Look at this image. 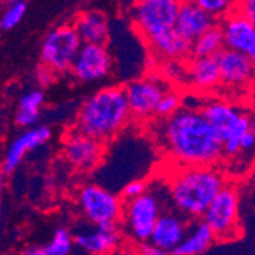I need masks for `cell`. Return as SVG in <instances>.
I'll return each instance as SVG.
<instances>
[{
  "label": "cell",
  "instance_id": "cell-1",
  "mask_svg": "<svg viewBox=\"0 0 255 255\" xmlns=\"http://www.w3.org/2000/svg\"><path fill=\"white\" fill-rule=\"evenodd\" d=\"M156 139L177 167H217L223 145L202 110L182 107L167 120L156 121Z\"/></svg>",
  "mask_w": 255,
  "mask_h": 255
},
{
  "label": "cell",
  "instance_id": "cell-2",
  "mask_svg": "<svg viewBox=\"0 0 255 255\" xmlns=\"http://www.w3.org/2000/svg\"><path fill=\"white\" fill-rule=\"evenodd\" d=\"M179 6V0H141L131 6L133 26L159 61L191 58L193 44L176 29Z\"/></svg>",
  "mask_w": 255,
  "mask_h": 255
},
{
  "label": "cell",
  "instance_id": "cell-3",
  "mask_svg": "<svg viewBox=\"0 0 255 255\" xmlns=\"http://www.w3.org/2000/svg\"><path fill=\"white\" fill-rule=\"evenodd\" d=\"M226 183L219 167H176L167 177L171 208L188 220H200Z\"/></svg>",
  "mask_w": 255,
  "mask_h": 255
},
{
  "label": "cell",
  "instance_id": "cell-4",
  "mask_svg": "<svg viewBox=\"0 0 255 255\" xmlns=\"http://www.w3.org/2000/svg\"><path fill=\"white\" fill-rule=\"evenodd\" d=\"M131 120L124 86H106L89 95L80 106L74 128L107 144Z\"/></svg>",
  "mask_w": 255,
  "mask_h": 255
},
{
  "label": "cell",
  "instance_id": "cell-5",
  "mask_svg": "<svg viewBox=\"0 0 255 255\" xmlns=\"http://www.w3.org/2000/svg\"><path fill=\"white\" fill-rule=\"evenodd\" d=\"M200 110L220 139L225 159L239 157L242 139L251 131L252 112L246 104L225 98H205Z\"/></svg>",
  "mask_w": 255,
  "mask_h": 255
},
{
  "label": "cell",
  "instance_id": "cell-6",
  "mask_svg": "<svg viewBox=\"0 0 255 255\" xmlns=\"http://www.w3.org/2000/svg\"><path fill=\"white\" fill-rule=\"evenodd\" d=\"M167 200L170 202L168 190L165 193L153 190V183L150 182L147 193L133 200L124 202L121 231L131 246L150 242L156 223L159 222L162 213L167 210Z\"/></svg>",
  "mask_w": 255,
  "mask_h": 255
},
{
  "label": "cell",
  "instance_id": "cell-7",
  "mask_svg": "<svg viewBox=\"0 0 255 255\" xmlns=\"http://www.w3.org/2000/svg\"><path fill=\"white\" fill-rule=\"evenodd\" d=\"M77 203L84 219L94 226H121L124 200L98 183H84L77 191Z\"/></svg>",
  "mask_w": 255,
  "mask_h": 255
},
{
  "label": "cell",
  "instance_id": "cell-8",
  "mask_svg": "<svg viewBox=\"0 0 255 255\" xmlns=\"http://www.w3.org/2000/svg\"><path fill=\"white\" fill-rule=\"evenodd\" d=\"M83 48V41L71 23H63L52 28L41 40L40 61L52 72H71L72 64Z\"/></svg>",
  "mask_w": 255,
  "mask_h": 255
},
{
  "label": "cell",
  "instance_id": "cell-9",
  "mask_svg": "<svg viewBox=\"0 0 255 255\" xmlns=\"http://www.w3.org/2000/svg\"><path fill=\"white\" fill-rule=\"evenodd\" d=\"M171 87L173 84L168 83L165 78H162L157 71L126 84L124 89L131 118L137 121L154 118L162 97Z\"/></svg>",
  "mask_w": 255,
  "mask_h": 255
},
{
  "label": "cell",
  "instance_id": "cell-10",
  "mask_svg": "<svg viewBox=\"0 0 255 255\" xmlns=\"http://www.w3.org/2000/svg\"><path fill=\"white\" fill-rule=\"evenodd\" d=\"M239 203L237 187L234 183H226L202 217L214 233L217 242H229L240 236Z\"/></svg>",
  "mask_w": 255,
  "mask_h": 255
},
{
  "label": "cell",
  "instance_id": "cell-11",
  "mask_svg": "<svg viewBox=\"0 0 255 255\" xmlns=\"http://www.w3.org/2000/svg\"><path fill=\"white\" fill-rule=\"evenodd\" d=\"M104 144L80 133L74 127L67 130L61 139V156L72 168L78 171H92L98 167L104 156Z\"/></svg>",
  "mask_w": 255,
  "mask_h": 255
},
{
  "label": "cell",
  "instance_id": "cell-12",
  "mask_svg": "<svg viewBox=\"0 0 255 255\" xmlns=\"http://www.w3.org/2000/svg\"><path fill=\"white\" fill-rule=\"evenodd\" d=\"M113 66L115 60L107 46L83 44L72 64L71 75L83 84H90L110 77Z\"/></svg>",
  "mask_w": 255,
  "mask_h": 255
},
{
  "label": "cell",
  "instance_id": "cell-13",
  "mask_svg": "<svg viewBox=\"0 0 255 255\" xmlns=\"http://www.w3.org/2000/svg\"><path fill=\"white\" fill-rule=\"evenodd\" d=\"M220 69L222 89L231 94H242L246 97L248 90L255 81V64L240 52L223 49L216 57Z\"/></svg>",
  "mask_w": 255,
  "mask_h": 255
},
{
  "label": "cell",
  "instance_id": "cell-14",
  "mask_svg": "<svg viewBox=\"0 0 255 255\" xmlns=\"http://www.w3.org/2000/svg\"><path fill=\"white\" fill-rule=\"evenodd\" d=\"M51 137L52 131L48 126H37L34 128L23 130L20 134H17L6 145L2 164L3 174H12L29 151L43 147L46 142L51 141Z\"/></svg>",
  "mask_w": 255,
  "mask_h": 255
},
{
  "label": "cell",
  "instance_id": "cell-15",
  "mask_svg": "<svg viewBox=\"0 0 255 255\" xmlns=\"http://www.w3.org/2000/svg\"><path fill=\"white\" fill-rule=\"evenodd\" d=\"M220 26L223 29L226 49L243 54L255 64V26L252 23L234 8L220 20Z\"/></svg>",
  "mask_w": 255,
  "mask_h": 255
},
{
  "label": "cell",
  "instance_id": "cell-16",
  "mask_svg": "<svg viewBox=\"0 0 255 255\" xmlns=\"http://www.w3.org/2000/svg\"><path fill=\"white\" fill-rule=\"evenodd\" d=\"M121 226H94L74 233V243L87 255H107L117 251L123 242Z\"/></svg>",
  "mask_w": 255,
  "mask_h": 255
},
{
  "label": "cell",
  "instance_id": "cell-17",
  "mask_svg": "<svg viewBox=\"0 0 255 255\" xmlns=\"http://www.w3.org/2000/svg\"><path fill=\"white\" fill-rule=\"evenodd\" d=\"M190 223L191 220L177 213L174 208H167L156 223L150 242L173 254L187 236Z\"/></svg>",
  "mask_w": 255,
  "mask_h": 255
},
{
  "label": "cell",
  "instance_id": "cell-18",
  "mask_svg": "<svg viewBox=\"0 0 255 255\" xmlns=\"http://www.w3.org/2000/svg\"><path fill=\"white\" fill-rule=\"evenodd\" d=\"M187 83L193 94L210 95L222 89V78L219 63L214 58H194L187 60Z\"/></svg>",
  "mask_w": 255,
  "mask_h": 255
},
{
  "label": "cell",
  "instance_id": "cell-19",
  "mask_svg": "<svg viewBox=\"0 0 255 255\" xmlns=\"http://www.w3.org/2000/svg\"><path fill=\"white\" fill-rule=\"evenodd\" d=\"M219 20H216L210 14H206L202 8H199L196 2H180L176 29L191 44L206 31H210L211 28L219 25Z\"/></svg>",
  "mask_w": 255,
  "mask_h": 255
},
{
  "label": "cell",
  "instance_id": "cell-20",
  "mask_svg": "<svg viewBox=\"0 0 255 255\" xmlns=\"http://www.w3.org/2000/svg\"><path fill=\"white\" fill-rule=\"evenodd\" d=\"M74 28L77 29L83 44L106 46L110 38V25L107 15L100 9L81 11L74 18Z\"/></svg>",
  "mask_w": 255,
  "mask_h": 255
},
{
  "label": "cell",
  "instance_id": "cell-21",
  "mask_svg": "<svg viewBox=\"0 0 255 255\" xmlns=\"http://www.w3.org/2000/svg\"><path fill=\"white\" fill-rule=\"evenodd\" d=\"M44 106V92L41 89H28L18 97L14 109V124L23 130L34 128L38 124Z\"/></svg>",
  "mask_w": 255,
  "mask_h": 255
},
{
  "label": "cell",
  "instance_id": "cell-22",
  "mask_svg": "<svg viewBox=\"0 0 255 255\" xmlns=\"http://www.w3.org/2000/svg\"><path fill=\"white\" fill-rule=\"evenodd\" d=\"M217 242L214 233L202 219L191 220L188 233L180 246L171 255H200Z\"/></svg>",
  "mask_w": 255,
  "mask_h": 255
},
{
  "label": "cell",
  "instance_id": "cell-23",
  "mask_svg": "<svg viewBox=\"0 0 255 255\" xmlns=\"http://www.w3.org/2000/svg\"><path fill=\"white\" fill-rule=\"evenodd\" d=\"M225 48H226L225 35H223V29L219 23V25H216L210 31H206L202 37H199L193 43L191 57H194V58H214Z\"/></svg>",
  "mask_w": 255,
  "mask_h": 255
},
{
  "label": "cell",
  "instance_id": "cell-24",
  "mask_svg": "<svg viewBox=\"0 0 255 255\" xmlns=\"http://www.w3.org/2000/svg\"><path fill=\"white\" fill-rule=\"evenodd\" d=\"M74 234L64 226H60L54 231L52 239L44 246L46 255H71L74 249Z\"/></svg>",
  "mask_w": 255,
  "mask_h": 255
},
{
  "label": "cell",
  "instance_id": "cell-25",
  "mask_svg": "<svg viewBox=\"0 0 255 255\" xmlns=\"http://www.w3.org/2000/svg\"><path fill=\"white\" fill-rule=\"evenodd\" d=\"M183 107V97L180 92L173 86L167 94L162 97L157 110H156V120H167L173 117L174 113H177Z\"/></svg>",
  "mask_w": 255,
  "mask_h": 255
},
{
  "label": "cell",
  "instance_id": "cell-26",
  "mask_svg": "<svg viewBox=\"0 0 255 255\" xmlns=\"http://www.w3.org/2000/svg\"><path fill=\"white\" fill-rule=\"evenodd\" d=\"M28 11V3L23 2V0H14V2H9L3 12H2V18H0V28L3 31H9L14 29L18 23L23 20Z\"/></svg>",
  "mask_w": 255,
  "mask_h": 255
},
{
  "label": "cell",
  "instance_id": "cell-27",
  "mask_svg": "<svg viewBox=\"0 0 255 255\" xmlns=\"http://www.w3.org/2000/svg\"><path fill=\"white\" fill-rule=\"evenodd\" d=\"M162 78H165L168 83H185L187 81V61L180 60H164L160 61L159 71Z\"/></svg>",
  "mask_w": 255,
  "mask_h": 255
},
{
  "label": "cell",
  "instance_id": "cell-28",
  "mask_svg": "<svg viewBox=\"0 0 255 255\" xmlns=\"http://www.w3.org/2000/svg\"><path fill=\"white\" fill-rule=\"evenodd\" d=\"M194 2L206 14H210L219 21L233 11L236 5V2H228V0H194Z\"/></svg>",
  "mask_w": 255,
  "mask_h": 255
},
{
  "label": "cell",
  "instance_id": "cell-29",
  "mask_svg": "<svg viewBox=\"0 0 255 255\" xmlns=\"http://www.w3.org/2000/svg\"><path fill=\"white\" fill-rule=\"evenodd\" d=\"M150 187V182H145V180H141V179H133V180H128L124 188L121 191V197L124 202H128V200H133L139 196H142L144 193H147Z\"/></svg>",
  "mask_w": 255,
  "mask_h": 255
},
{
  "label": "cell",
  "instance_id": "cell-30",
  "mask_svg": "<svg viewBox=\"0 0 255 255\" xmlns=\"http://www.w3.org/2000/svg\"><path fill=\"white\" fill-rule=\"evenodd\" d=\"M55 78H57V74L52 72L51 69H48L46 66L40 64L37 67V71H35V80H37V83H38L40 87H49L55 81Z\"/></svg>",
  "mask_w": 255,
  "mask_h": 255
},
{
  "label": "cell",
  "instance_id": "cell-31",
  "mask_svg": "<svg viewBox=\"0 0 255 255\" xmlns=\"http://www.w3.org/2000/svg\"><path fill=\"white\" fill-rule=\"evenodd\" d=\"M133 251H134L136 255H171L170 252H167L162 248L156 246L151 242H145V243H141V245H136V246H133Z\"/></svg>",
  "mask_w": 255,
  "mask_h": 255
},
{
  "label": "cell",
  "instance_id": "cell-32",
  "mask_svg": "<svg viewBox=\"0 0 255 255\" xmlns=\"http://www.w3.org/2000/svg\"><path fill=\"white\" fill-rule=\"evenodd\" d=\"M236 11H239L248 21L255 26V0H245V2H236Z\"/></svg>",
  "mask_w": 255,
  "mask_h": 255
},
{
  "label": "cell",
  "instance_id": "cell-33",
  "mask_svg": "<svg viewBox=\"0 0 255 255\" xmlns=\"http://www.w3.org/2000/svg\"><path fill=\"white\" fill-rule=\"evenodd\" d=\"M18 255H46V249H44V246L28 245L18 252Z\"/></svg>",
  "mask_w": 255,
  "mask_h": 255
},
{
  "label": "cell",
  "instance_id": "cell-34",
  "mask_svg": "<svg viewBox=\"0 0 255 255\" xmlns=\"http://www.w3.org/2000/svg\"><path fill=\"white\" fill-rule=\"evenodd\" d=\"M251 133L255 136V113H252L251 117Z\"/></svg>",
  "mask_w": 255,
  "mask_h": 255
},
{
  "label": "cell",
  "instance_id": "cell-35",
  "mask_svg": "<svg viewBox=\"0 0 255 255\" xmlns=\"http://www.w3.org/2000/svg\"><path fill=\"white\" fill-rule=\"evenodd\" d=\"M2 255H11V254H8V252H2Z\"/></svg>",
  "mask_w": 255,
  "mask_h": 255
}]
</instances>
